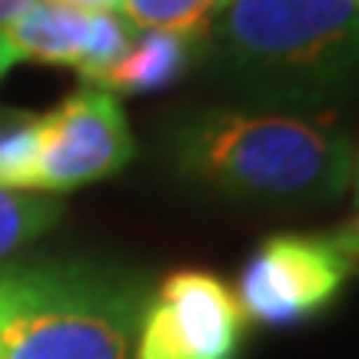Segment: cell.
Returning a JSON list of instances; mask_svg holds the SVG:
<instances>
[{"label": "cell", "mask_w": 359, "mask_h": 359, "mask_svg": "<svg viewBox=\"0 0 359 359\" xmlns=\"http://www.w3.org/2000/svg\"><path fill=\"white\" fill-rule=\"evenodd\" d=\"M0 34L17 60L74 67L90 87L114 70L137 37L123 13L80 11L64 0H30Z\"/></svg>", "instance_id": "cell-7"}, {"label": "cell", "mask_w": 359, "mask_h": 359, "mask_svg": "<svg viewBox=\"0 0 359 359\" xmlns=\"http://www.w3.org/2000/svg\"><path fill=\"white\" fill-rule=\"evenodd\" d=\"M147 290L87 266H0V359H133Z\"/></svg>", "instance_id": "cell-2"}, {"label": "cell", "mask_w": 359, "mask_h": 359, "mask_svg": "<svg viewBox=\"0 0 359 359\" xmlns=\"http://www.w3.org/2000/svg\"><path fill=\"white\" fill-rule=\"evenodd\" d=\"M133 156L127 116L114 93L83 87L57 110L37 116L30 193H64L123 170Z\"/></svg>", "instance_id": "cell-4"}, {"label": "cell", "mask_w": 359, "mask_h": 359, "mask_svg": "<svg viewBox=\"0 0 359 359\" xmlns=\"http://www.w3.org/2000/svg\"><path fill=\"white\" fill-rule=\"evenodd\" d=\"M34 156H37V116L0 114V187L30 193Z\"/></svg>", "instance_id": "cell-11"}, {"label": "cell", "mask_w": 359, "mask_h": 359, "mask_svg": "<svg viewBox=\"0 0 359 359\" xmlns=\"http://www.w3.org/2000/svg\"><path fill=\"white\" fill-rule=\"evenodd\" d=\"M13 64H20V60L13 57V50L7 47V40H4V34H0V77H4V74H7Z\"/></svg>", "instance_id": "cell-15"}, {"label": "cell", "mask_w": 359, "mask_h": 359, "mask_svg": "<svg viewBox=\"0 0 359 359\" xmlns=\"http://www.w3.org/2000/svg\"><path fill=\"white\" fill-rule=\"evenodd\" d=\"M30 0H0V27H7L17 17V13L24 11Z\"/></svg>", "instance_id": "cell-14"}, {"label": "cell", "mask_w": 359, "mask_h": 359, "mask_svg": "<svg viewBox=\"0 0 359 359\" xmlns=\"http://www.w3.org/2000/svg\"><path fill=\"white\" fill-rule=\"evenodd\" d=\"M330 240L339 246V253L346 257L349 266L359 269V210H356V213H353V217H349L336 233H330Z\"/></svg>", "instance_id": "cell-12"}, {"label": "cell", "mask_w": 359, "mask_h": 359, "mask_svg": "<svg viewBox=\"0 0 359 359\" xmlns=\"http://www.w3.org/2000/svg\"><path fill=\"white\" fill-rule=\"evenodd\" d=\"M60 219V200L50 193L0 187V263Z\"/></svg>", "instance_id": "cell-9"}, {"label": "cell", "mask_w": 359, "mask_h": 359, "mask_svg": "<svg viewBox=\"0 0 359 359\" xmlns=\"http://www.w3.org/2000/svg\"><path fill=\"white\" fill-rule=\"evenodd\" d=\"M243 323L226 283L203 269H183L147 299L133 359H236Z\"/></svg>", "instance_id": "cell-5"}, {"label": "cell", "mask_w": 359, "mask_h": 359, "mask_svg": "<svg viewBox=\"0 0 359 359\" xmlns=\"http://www.w3.org/2000/svg\"><path fill=\"white\" fill-rule=\"evenodd\" d=\"M349 273L330 236H273L246 263L236 303L263 326H290L323 313Z\"/></svg>", "instance_id": "cell-6"}, {"label": "cell", "mask_w": 359, "mask_h": 359, "mask_svg": "<svg viewBox=\"0 0 359 359\" xmlns=\"http://www.w3.org/2000/svg\"><path fill=\"white\" fill-rule=\"evenodd\" d=\"M177 163L196 183L269 206L333 200L353 173L349 140L339 130L240 110H217L183 127Z\"/></svg>", "instance_id": "cell-1"}, {"label": "cell", "mask_w": 359, "mask_h": 359, "mask_svg": "<svg viewBox=\"0 0 359 359\" xmlns=\"http://www.w3.org/2000/svg\"><path fill=\"white\" fill-rule=\"evenodd\" d=\"M64 4H74L80 11H103V13L120 11V0H64Z\"/></svg>", "instance_id": "cell-13"}, {"label": "cell", "mask_w": 359, "mask_h": 359, "mask_svg": "<svg viewBox=\"0 0 359 359\" xmlns=\"http://www.w3.org/2000/svg\"><path fill=\"white\" fill-rule=\"evenodd\" d=\"M349 177H353V183H356V200H359V156H356V167H353Z\"/></svg>", "instance_id": "cell-16"}, {"label": "cell", "mask_w": 359, "mask_h": 359, "mask_svg": "<svg viewBox=\"0 0 359 359\" xmlns=\"http://www.w3.org/2000/svg\"><path fill=\"white\" fill-rule=\"evenodd\" d=\"M230 0H120V11L133 30H173L200 34Z\"/></svg>", "instance_id": "cell-10"}, {"label": "cell", "mask_w": 359, "mask_h": 359, "mask_svg": "<svg viewBox=\"0 0 359 359\" xmlns=\"http://www.w3.org/2000/svg\"><path fill=\"white\" fill-rule=\"evenodd\" d=\"M200 34H173V30H137L130 50L116 60V67L93 87L120 97L154 93L183 77L196 50Z\"/></svg>", "instance_id": "cell-8"}, {"label": "cell", "mask_w": 359, "mask_h": 359, "mask_svg": "<svg viewBox=\"0 0 359 359\" xmlns=\"http://www.w3.org/2000/svg\"><path fill=\"white\" fill-rule=\"evenodd\" d=\"M356 7H359V0H356Z\"/></svg>", "instance_id": "cell-17"}, {"label": "cell", "mask_w": 359, "mask_h": 359, "mask_svg": "<svg viewBox=\"0 0 359 359\" xmlns=\"http://www.w3.org/2000/svg\"><path fill=\"white\" fill-rule=\"evenodd\" d=\"M217 47L259 87H333L359 67L356 0H230L217 13Z\"/></svg>", "instance_id": "cell-3"}]
</instances>
